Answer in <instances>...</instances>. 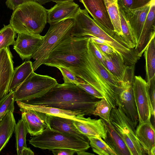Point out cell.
Masks as SVG:
<instances>
[{
	"label": "cell",
	"mask_w": 155,
	"mask_h": 155,
	"mask_svg": "<svg viewBox=\"0 0 155 155\" xmlns=\"http://www.w3.org/2000/svg\"><path fill=\"white\" fill-rule=\"evenodd\" d=\"M89 39L70 35L51 52L43 64L64 68L85 82L92 54Z\"/></svg>",
	"instance_id": "cell-1"
},
{
	"label": "cell",
	"mask_w": 155,
	"mask_h": 155,
	"mask_svg": "<svg viewBox=\"0 0 155 155\" xmlns=\"http://www.w3.org/2000/svg\"><path fill=\"white\" fill-rule=\"evenodd\" d=\"M100 99L75 84L64 83H58L42 96L25 102L69 110L84 116L93 114Z\"/></svg>",
	"instance_id": "cell-2"
},
{
	"label": "cell",
	"mask_w": 155,
	"mask_h": 155,
	"mask_svg": "<svg viewBox=\"0 0 155 155\" xmlns=\"http://www.w3.org/2000/svg\"><path fill=\"white\" fill-rule=\"evenodd\" d=\"M47 19V9L38 2L28 1L13 10L9 24L17 34H40Z\"/></svg>",
	"instance_id": "cell-3"
},
{
	"label": "cell",
	"mask_w": 155,
	"mask_h": 155,
	"mask_svg": "<svg viewBox=\"0 0 155 155\" xmlns=\"http://www.w3.org/2000/svg\"><path fill=\"white\" fill-rule=\"evenodd\" d=\"M28 142L35 147L50 151L61 148L76 151H86L90 147L89 141L80 140L54 130L49 126L40 134L32 136Z\"/></svg>",
	"instance_id": "cell-4"
},
{
	"label": "cell",
	"mask_w": 155,
	"mask_h": 155,
	"mask_svg": "<svg viewBox=\"0 0 155 155\" xmlns=\"http://www.w3.org/2000/svg\"><path fill=\"white\" fill-rule=\"evenodd\" d=\"M38 48L32 56L35 71L48 58L51 52L62 41L70 36L73 25L72 19H68L51 24Z\"/></svg>",
	"instance_id": "cell-5"
},
{
	"label": "cell",
	"mask_w": 155,
	"mask_h": 155,
	"mask_svg": "<svg viewBox=\"0 0 155 155\" xmlns=\"http://www.w3.org/2000/svg\"><path fill=\"white\" fill-rule=\"evenodd\" d=\"M58 84L55 79L34 71L14 91L15 101L25 102L39 97Z\"/></svg>",
	"instance_id": "cell-6"
},
{
	"label": "cell",
	"mask_w": 155,
	"mask_h": 155,
	"mask_svg": "<svg viewBox=\"0 0 155 155\" xmlns=\"http://www.w3.org/2000/svg\"><path fill=\"white\" fill-rule=\"evenodd\" d=\"M110 123L125 143L130 155L146 154L136 137L135 127L119 106L112 109Z\"/></svg>",
	"instance_id": "cell-7"
},
{
	"label": "cell",
	"mask_w": 155,
	"mask_h": 155,
	"mask_svg": "<svg viewBox=\"0 0 155 155\" xmlns=\"http://www.w3.org/2000/svg\"><path fill=\"white\" fill-rule=\"evenodd\" d=\"M73 19V25L70 33L72 37L99 38L109 30L91 18L85 9L80 7Z\"/></svg>",
	"instance_id": "cell-8"
},
{
	"label": "cell",
	"mask_w": 155,
	"mask_h": 155,
	"mask_svg": "<svg viewBox=\"0 0 155 155\" xmlns=\"http://www.w3.org/2000/svg\"><path fill=\"white\" fill-rule=\"evenodd\" d=\"M148 88L146 81L141 76H134L133 89L139 124L150 121L152 116Z\"/></svg>",
	"instance_id": "cell-9"
},
{
	"label": "cell",
	"mask_w": 155,
	"mask_h": 155,
	"mask_svg": "<svg viewBox=\"0 0 155 155\" xmlns=\"http://www.w3.org/2000/svg\"><path fill=\"white\" fill-rule=\"evenodd\" d=\"M100 51L105 67L120 83L133 82L135 65L129 66L126 64L117 52L108 55Z\"/></svg>",
	"instance_id": "cell-10"
},
{
	"label": "cell",
	"mask_w": 155,
	"mask_h": 155,
	"mask_svg": "<svg viewBox=\"0 0 155 155\" xmlns=\"http://www.w3.org/2000/svg\"><path fill=\"white\" fill-rule=\"evenodd\" d=\"M133 82L120 83L115 91L117 106H119L133 125L136 127L138 121L133 89Z\"/></svg>",
	"instance_id": "cell-11"
},
{
	"label": "cell",
	"mask_w": 155,
	"mask_h": 155,
	"mask_svg": "<svg viewBox=\"0 0 155 155\" xmlns=\"http://www.w3.org/2000/svg\"><path fill=\"white\" fill-rule=\"evenodd\" d=\"M18 34L13 49L22 60H29L39 47L43 36L40 34Z\"/></svg>",
	"instance_id": "cell-12"
},
{
	"label": "cell",
	"mask_w": 155,
	"mask_h": 155,
	"mask_svg": "<svg viewBox=\"0 0 155 155\" xmlns=\"http://www.w3.org/2000/svg\"><path fill=\"white\" fill-rule=\"evenodd\" d=\"M13 56L9 47L0 51V100L8 94L14 70Z\"/></svg>",
	"instance_id": "cell-13"
},
{
	"label": "cell",
	"mask_w": 155,
	"mask_h": 155,
	"mask_svg": "<svg viewBox=\"0 0 155 155\" xmlns=\"http://www.w3.org/2000/svg\"><path fill=\"white\" fill-rule=\"evenodd\" d=\"M155 0H152L139 38L135 48L140 58L142 56L151 39L155 37Z\"/></svg>",
	"instance_id": "cell-14"
},
{
	"label": "cell",
	"mask_w": 155,
	"mask_h": 155,
	"mask_svg": "<svg viewBox=\"0 0 155 155\" xmlns=\"http://www.w3.org/2000/svg\"><path fill=\"white\" fill-rule=\"evenodd\" d=\"M28 133L32 136L40 134L48 126L47 114L36 110L20 108Z\"/></svg>",
	"instance_id": "cell-15"
},
{
	"label": "cell",
	"mask_w": 155,
	"mask_h": 155,
	"mask_svg": "<svg viewBox=\"0 0 155 155\" xmlns=\"http://www.w3.org/2000/svg\"><path fill=\"white\" fill-rule=\"evenodd\" d=\"M79 8V5L73 1L57 3L50 9L47 10V22L51 24L66 19H73Z\"/></svg>",
	"instance_id": "cell-16"
},
{
	"label": "cell",
	"mask_w": 155,
	"mask_h": 155,
	"mask_svg": "<svg viewBox=\"0 0 155 155\" xmlns=\"http://www.w3.org/2000/svg\"><path fill=\"white\" fill-rule=\"evenodd\" d=\"M93 19L106 28H114L107 12L104 0H79Z\"/></svg>",
	"instance_id": "cell-17"
},
{
	"label": "cell",
	"mask_w": 155,
	"mask_h": 155,
	"mask_svg": "<svg viewBox=\"0 0 155 155\" xmlns=\"http://www.w3.org/2000/svg\"><path fill=\"white\" fill-rule=\"evenodd\" d=\"M46 114L48 125L51 129L80 140L89 141L88 138L75 127L74 124V120Z\"/></svg>",
	"instance_id": "cell-18"
},
{
	"label": "cell",
	"mask_w": 155,
	"mask_h": 155,
	"mask_svg": "<svg viewBox=\"0 0 155 155\" xmlns=\"http://www.w3.org/2000/svg\"><path fill=\"white\" fill-rule=\"evenodd\" d=\"M151 121L139 124L136 135L147 154L155 155V129Z\"/></svg>",
	"instance_id": "cell-19"
},
{
	"label": "cell",
	"mask_w": 155,
	"mask_h": 155,
	"mask_svg": "<svg viewBox=\"0 0 155 155\" xmlns=\"http://www.w3.org/2000/svg\"><path fill=\"white\" fill-rule=\"evenodd\" d=\"M151 3L142 8L133 10L125 9L118 5L128 21L137 42L149 12Z\"/></svg>",
	"instance_id": "cell-20"
},
{
	"label": "cell",
	"mask_w": 155,
	"mask_h": 155,
	"mask_svg": "<svg viewBox=\"0 0 155 155\" xmlns=\"http://www.w3.org/2000/svg\"><path fill=\"white\" fill-rule=\"evenodd\" d=\"M16 102L20 108L35 110L46 114L71 119L80 122H83L87 119L84 116L79 115L69 110L42 105L31 104L21 101Z\"/></svg>",
	"instance_id": "cell-21"
},
{
	"label": "cell",
	"mask_w": 155,
	"mask_h": 155,
	"mask_svg": "<svg viewBox=\"0 0 155 155\" xmlns=\"http://www.w3.org/2000/svg\"><path fill=\"white\" fill-rule=\"evenodd\" d=\"M74 124L80 132L87 137L98 136L104 140L106 137V130L102 119H91L88 117L83 122L74 120Z\"/></svg>",
	"instance_id": "cell-22"
},
{
	"label": "cell",
	"mask_w": 155,
	"mask_h": 155,
	"mask_svg": "<svg viewBox=\"0 0 155 155\" xmlns=\"http://www.w3.org/2000/svg\"><path fill=\"white\" fill-rule=\"evenodd\" d=\"M106 131L104 140L117 155H130L125 143L110 123L102 119Z\"/></svg>",
	"instance_id": "cell-23"
},
{
	"label": "cell",
	"mask_w": 155,
	"mask_h": 155,
	"mask_svg": "<svg viewBox=\"0 0 155 155\" xmlns=\"http://www.w3.org/2000/svg\"><path fill=\"white\" fill-rule=\"evenodd\" d=\"M16 124L13 112L9 110L0 121V152L12 136Z\"/></svg>",
	"instance_id": "cell-24"
},
{
	"label": "cell",
	"mask_w": 155,
	"mask_h": 155,
	"mask_svg": "<svg viewBox=\"0 0 155 155\" xmlns=\"http://www.w3.org/2000/svg\"><path fill=\"white\" fill-rule=\"evenodd\" d=\"M34 71L32 63L30 61H25L15 68L9 86L8 92L14 91Z\"/></svg>",
	"instance_id": "cell-25"
},
{
	"label": "cell",
	"mask_w": 155,
	"mask_h": 155,
	"mask_svg": "<svg viewBox=\"0 0 155 155\" xmlns=\"http://www.w3.org/2000/svg\"><path fill=\"white\" fill-rule=\"evenodd\" d=\"M145 60L146 81L149 85L155 78V41L153 38L143 52Z\"/></svg>",
	"instance_id": "cell-26"
},
{
	"label": "cell",
	"mask_w": 155,
	"mask_h": 155,
	"mask_svg": "<svg viewBox=\"0 0 155 155\" xmlns=\"http://www.w3.org/2000/svg\"><path fill=\"white\" fill-rule=\"evenodd\" d=\"M118 7L120 24L122 33V39L128 48L134 49L137 45V41L123 11L120 7Z\"/></svg>",
	"instance_id": "cell-27"
},
{
	"label": "cell",
	"mask_w": 155,
	"mask_h": 155,
	"mask_svg": "<svg viewBox=\"0 0 155 155\" xmlns=\"http://www.w3.org/2000/svg\"><path fill=\"white\" fill-rule=\"evenodd\" d=\"M104 0L114 31L122 38V33L120 24L118 0Z\"/></svg>",
	"instance_id": "cell-28"
},
{
	"label": "cell",
	"mask_w": 155,
	"mask_h": 155,
	"mask_svg": "<svg viewBox=\"0 0 155 155\" xmlns=\"http://www.w3.org/2000/svg\"><path fill=\"white\" fill-rule=\"evenodd\" d=\"M14 132L17 154L21 155L23 150L27 147L26 137L28 133L24 120L22 117L18 120L16 124Z\"/></svg>",
	"instance_id": "cell-29"
},
{
	"label": "cell",
	"mask_w": 155,
	"mask_h": 155,
	"mask_svg": "<svg viewBox=\"0 0 155 155\" xmlns=\"http://www.w3.org/2000/svg\"><path fill=\"white\" fill-rule=\"evenodd\" d=\"M89 144L93 151L99 155H117L102 138L98 136L89 137Z\"/></svg>",
	"instance_id": "cell-30"
},
{
	"label": "cell",
	"mask_w": 155,
	"mask_h": 155,
	"mask_svg": "<svg viewBox=\"0 0 155 155\" xmlns=\"http://www.w3.org/2000/svg\"><path fill=\"white\" fill-rule=\"evenodd\" d=\"M16 33L10 24L4 25L0 30V51L3 48L13 45Z\"/></svg>",
	"instance_id": "cell-31"
},
{
	"label": "cell",
	"mask_w": 155,
	"mask_h": 155,
	"mask_svg": "<svg viewBox=\"0 0 155 155\" xmlns=\"http://www.w3.org/2000/svg\"><path fill=\"white\" fill-rule=\"evenodd\" d=\"M112 107L104 98L97 102L93 114L98 116L104 121L110 123V117Z\"/></svg>",
	"instance_id": "cell-32"
},
{
	"label": "cell",
	"mask_w": 155,
	"mask_h": 155,
	"mask_svg": "<svg viewBox=\"0 0 155 155\" xmlns=\"http://www.w3.org/2000/svg\"><path fill=\"white\" fill-rule=\"evenodd\" d=\"M15 101L14 91L9 92L0 100V121L8 110L14 112Z\"/></svg>",
	"instance_id": "cell-33"
},
{
	"label": "cell",
	"mask_w": 155,
	"mask_h": 155,
	"mask_svg": "<svg viewBox=\"0 0 155 155\" xmlns=\"http://www.w3.org/2000/svg\"><path fill=\"white\" fill-rule=\"evenodd\" d=\"M152 0H118V5L124 8L135 9L143 7L150 3Z\"/></svg>",
	"instance_id": "cell-34"
},
{
	"label": "cell",
	"mask_w": 155,
	"mask_h": 155,
	"mask_svg": "<svg viewBox=\"0 0 155 155\" xmlns=\"http://www.w3.org/2000/svg\"><path fill=\"white\" fill-rule=\"evenodd\" d=\"M61 72L65 84H72L76 85L80 83H84L85 82L83 80L76 77L72 72L66 68L59 67L57 68Z\"/></svg>",
	"instance_id": "cell-35"
},
{
	"label": "cell",
	"mask_w": 155,
	"mask_h": 155,
	"mask_svg": "<svg viewBox=\"0 0 155 155\" xmlns=\"http://www.w3.org/2000/svg\"><path fill=\"white\" fill-rule=\"evenodd\" d=\"M149 93L151 108V114L155 121V78H153L148 85Z\"/></svg>",
	"instance_id": "cell-36"
},
{
	"label": "cell",
	"mask_w": 155,
	"mask_h": 155,
	"mask_svg": "<svg viewBox=\"0 0 155 155\" xmlns=\"http://www.w3.org/2000/svg\"><path fill=\"white\" fill-rule=\"evenodd\" d=\"M77 85L88 93L96 98L99 99L104 98L103 96L99 92L86 82L80 83Z\"/></svg>",
	"instance_id": "cell-37"
},
{
	"label": "cell",
	"mask_w": 155,
	"mask_h": 155,
	"mask_svg": "<svg viewBox=\"0 0 155 155\" xmlns=\"http://www.w3.org/2000/svg\"><path fill=\"white\" fill-rule=\"evenodd\" d=\"M28 1H34L42 5L50 2L49 0H6L5 3L8 8L13 11L19 5Z\"/></svg>",
	"instance_id": "cell-38"
},
{
	"label": "cell",
	"mask_w": 155,
	"mask_h": 155,
	"mask_svg": "<svg viewBox=\"0 0 155 155\" xmlns=\"http://www.w3.org/2000/svg\"><path fill=\"white\" fill-rule=\"evenodd\" d=\"M88 43L94 55L101 63L105 67L104 63L103 56L100 50L97 47L95 43L91 40L90 37Z\"/></svg>",
	"instance_id": "cell-39"
},
{
	"label": "cell",
	"mask_w": 155,
	"mask_h": 155,
	"mask_svg": "<svg viewBox=\"0 0 155 155\" xmlns=\"http://www.w3.org/2000/svg\"><path fill=\"white\" fill-rule=\"evenodd\" d=\"M51 151L54 155H73L76 152L73 149L65 148L55 149Z\"/></svg>",
	"instance_id": "cell-40"
},
{
	"label": "cell",
	"mask_w": 155,
	"mask_h": 155,
	"mask_svg": "<svg viewBox=\"0 0 155 155\" xmlns=\"http://www.w3.org/2000/svg\"><path fill=\"white\" fill-rule=\"evenodd\" d=\"M95 44L100 51L106 54H111L116 52L112 48L108 45L96 43Z\"/></svg>",
	"instance_id": "cell-41"
},
{
	"label": "cell",
	"mask_w": 155,
	"mask_h": 155,
	"mask_svg": "<svg viewBox=\"0 0 155 155\" xmlns=\"http://www.w3.org/2000/svg\"><path fill=\"white\" fill-rule=\"evenodd\" d=\"M34 152L29 147H27L24 148L21 153V155H34Z\"/></svg>",
	"instance_id": "cell-42"
},
{
	"label": "cell",
	"mask_w": 155,
	"mask_h": 155,
	"mask_svg": "<svg viewBox=\"0 0 155 155\" xmlns=\"http://www.w3.org/2000/svg\"><path fill=\"white\" fill-rule=\"evenodd\" d=\"M91 40L95 43L106 45L104 41L102 39L97 37H90Z\"/></svg>",
	"instance_id": "cell-43"
},
{
	"label": "cell",
	"mask_w": 155,
	"mask_h": 155,
	"mask_svg": "<svg viewBox=\"0 0 155 155\" xmlns=\"http://www.w3.org/2000/svg\"><path fill=\"white\" fill-rule=\"evenodd\" d=\"M76 153L78 155H93L94 154L86 152V150L76 151Z\"/></svg>",
	"instance_id": "cell-44"
},
{
	"label": "cell",
	"mask_w": 155,
	"mask_h": 155,
	"mask_svg": "<svg viewBox=\"0 0 155 155\" xmlns=\"http://www.w3.org/2000/svg\"><path fill=\"white\" fill-rule=\"evenodd\" d=\"M50 2L52 1L56 2V3L58 2H64L69 1H73L74 0H49Z\"/></svg>",
	"instance_id": "cell-45"
}]
</instances>
